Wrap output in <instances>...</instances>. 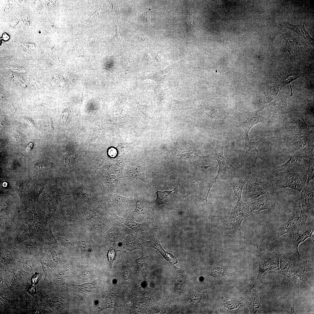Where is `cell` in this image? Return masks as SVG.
I'll return each mask as SVG.
<instances>
[{"label":"cell","instance_id":"cell-1","mask_svg":"<svg viewBox=\"0 0 314 314\" xmlns=\"http://www.w3.org/2000/svg\"><path fill=\"white\" fill-rule=\"evenodd\" d=\"M307 216L303 211L300 203L293 205V212L283 219L274 240L289 233L292 238H296L301 232L306 230V222Z\"/></svg>","mask_w":314,"mask_h":314},{"label":"cell","instance_id":"cell-2","mask_svg":"<svg viewBox=\"0 0 314 314\" xmlns=\"http://www.w3.org/2000/svg\"><path fill=\"white\" fill-rule=\"evenodd\" d=\"M251 211L247 204L238 200L232 209L228 219L223 223L221 228L224 232L233 236L242 235L244 230L241 224L245 218L250 215Z\"/></svg>","mask_w":314,"mask_h":314},{"label":"cell","instance_id":"cell-3","mask_svg":"<svg viewBox=\"0 0 314 314\" xmlns=\"http://www.w3.org/2000/svg\"><path fill=\"white\" fill-rule=\"evenodd\" d=\"M306 263L302 257L291 259L280 255L279 272L290 279L299 289L305 282Z\"/></svg>","mask_w":314,"mask_h":314},{"label":"cell","instance_id":"cell-4","mask_svg":"<svg viewBox=\"0 0 314 314\" xmlns=\"http://www.w3.org/2000/svg\"><path fill=\"white\" fill-rule=\"evenodd\" d=\"M116 218L121 223L134 231L135 234L146 240H151L157 233V226L154 224L153 219L146 217L141 223L131 218H124L115 215Z\"/></svg>","mask_w":314,"mask_h":314},{"label":"cell","instance_id":"cell-5","mask_svg":"<svg viewBox=\"0 0 314 314\" xmlns=\"http://www.w3.org/2000/svg\"><path fill=\"white\" fill-rule=\"evenodd\" d=\"M259 270L254 283L252 287L258 285L262 274L265 272L274 270H280V255L271 254L268 251L258 248Z\"/></svg>","mask_w":314,"mask_h":314},{"label":"cell","instance_id":"cell-6","mask_svg":"<svg viewBox=\"0 0 314 314\" xmlns=\"http://www.w3.org/2000/svg\"><path fill=\"white\" fill-rule=\"evenodd\" d=\"M283 128L285 133L289 135H304L314 133V126L307 124L301 115L290 119H285Z\"/></svg>","mask_w":314,"mask_h":314},{"label":"cell","instance_id":"cell-7","mask_svg":"<svg viewBox=\"0 0 314 314\" xmlns=\"http://www.w3.org/2000/svg\"><path fill=\"white\" fill-rule=\"evenodd\" d=\"M226 176L235 195L238 197V200L241 199L243 188L249 177L247 171L242 166L233 167L229 169Z\"/></svg>","mask_w":314,"mask_h":314},{"label":"cell","instance_id":"cell-8","mask_svg":"<svg viewBox=\"0 0 314 314\" xmlns=\"http://www.w3.org/2000/svg\"><path fill=\"white\" fill-rule=\"evenodd\" d=\"M310 159L296 154H292L289 160L284 164L276 168L274 172L275 174L283 171H287L289 174L304 172L308 167Z\"/></svg>","mask_w":314,"mask_h":314},{"label":"cell","instance_id":"cell-9","mask_svg":"<svg viewBox=\"0 0 314 314\" xmlns=\"http://www.w3.org/2000/svg\"><path fill=\"white\" fill-rule=\"evenodd\" d=\"M109 204L117 212L119 215L124 218H130L131 208L133 203L132 197H125L117 194H108Z\"/></svg>","mask_w":314,"mask_h":314},{"label":"cell","instance_id":"cell-10","mask_svg":"<svg viewBox=\"0 0 314 314\" xmlns=\"http://www.w3.org/2000/svg\"><path fill=\"white\" fill-rule=\"evenodd\" d=\"M157 197L156 200L151 205L154 208H156L161 204H165L167 206L172 205L175 201L181 197L185 194L184 189L178 181L175 188L171 191H161L157 190Z\"/></svg>","mask_w":314,"mask_h":314},{"label":"cell","instance_id":"cell-11","mask_svg":"<svg viewBox=\"0 0 314 314\" xmlns=\"http://www.w3.org/2000/svg\"><path fill=\"white\" fill-rule=\"evenodd\" d=\"M307 177L306 171L301 173H289L277 181L276 187L279 189L290 188L300 192L305 188Z\"/></svg>","mask_w":314,"mask_h":314},{"label":"cell","instance_id":"cell-12","mask_svg":"<svg viewBox=\"0 0 314 314\" xmlns=\"http://www.w3.org/2000/svg\"><path fill=\"white\" fill-rule=\"evenodd\" d=\"M314 134L311 135L301 136L299 140L290 146L296 154L309 158H313Z\"/></svg>","mask_w":314,"mask_h":314},{"label":"cell","instance_id":"cell-13","mask_svg":"<svg viewBox=\"0 0 314 314\" xmlns=\"http://www.w3.org/2000/svg\"><path fill=\"white\" fill-rule=\"evenodd\" d=\"M133 196L135 203V208L134 211H131L130 218L136 222H142L146 217L147 209L151 203L144 196L139 194H134Z\"/></svg>","mask_w":314,"mask_h":314},{"label":"cell","instance_id":"cell-14","mask_svg":"<svg viewBox=\"0 0 314 314\" xmlns=\"http://www.w3.org/2000/svg\"><path fill=\"white\" fill-rule=\"evenodd\" d=\"M286 103L283 99L275 98L268 105L269 109L272 112L273 115L269 120V123L282 122L284 119Z\"/></svg>","mask_w":314,"mask_h":314},{"label":"cell","instance_id":"cell-15","mask_svg":"<svg viewBox=\"0 0 314 314\" xmlns=\"http://www.w3.org/2000/svg\"><path fill=\"white\" fill-rule=\"evenodd\" d=\"M224 147V144L222 143L217 141L216 147L213 152L214 159L217 161L219 165L217 175L215 177L210 180L214 184L216 183L219 176L222 174L226 175L229 169L226 163L225 158L223 154Z\"/></svg>","mask_w":314,"mask_h":314},{"label":"cell","instance_id":"cell-16","mask_svg":"<svg viewBox=\"0 0 314 314\" xmlns=\"http://www.w3.org/2000/svg\"><path fill=\"white\" fill-rule=\"evenodd\" d=\"M135 231L121 222H117L109 231L107 238L109 241L121 243L129 235Z\"/></svg>","mask_w":314,"mask_h":314},{"label":"cell","instance_id":"cell-17","mask_svg":"<svg viewBox=\"0 0 314 314\" xmlns=\"http://www.w3.org/2000/svg\"><path fill=\"white\" fill-rule=\"evenodd\" d=\"M270 186L269 183L260 184L254 181L251 177H249L246 182L245 197L250 198L254 195H263L268 191Z\"/></svg>","mask_w":314,"mask_h":314},{"label":"cell","instance_id":"cell-18","mask_svg":"<svg viewBox=\"0 0 314 314\" xmlns=\"http://www.w3.org/2000/svg\"><path fill=\"white\" fill-rule=\"evenodd\" d=\"M302 208L307 217L314 220V193L305 188L300 192Z\"/></svg>","mask_w":314,"mask_h":314},{"label":"cell","instance_id":"cell-19","mask_svg":"<svg viewBox=\"0 0 314 314\" xmlns=\"http://www.w3.org/2000/svg\"><path fill=\"white\" fill-rule=\"evenodd\" d=\"M260 110L252 112H245L248 117L245 122L239 123L238 126L242 128L245 131V136H248L249 131L251 128L258 123H263L268 122V120L258 114Z\"/></svg>","mask_w":314,"mask_h":314},{"label":"cell","instance_id":"cell-20","mask_svg":"<svg viewBox=\"0 0 314 314\" xmlns=\"http://www.w3.org/2000/svg\"><path fill=\"white\" fill-rule=\"evenodd\" d=\"M147 241L136 236L134 233L128 235L121 243L125 249L131 251L136 249H144L149 247Z\"/></svg>","mask_w":314,"mask_h":314},{"label":"cell","instance_id":"cell-21","mask_svg":"<svg viewBox=\"0 0 314 314\" xmlns=\"http://www.w3.org/2000/svg\"><path fill=\"white\" fill-rule=\"evenodd\" d=\"M247 204L251 212L255 210L259 212L263 210H269L271 208L268 196L265 194L257 199H250Z\"/></svg>","mask_w":314,"mask_h":314},{"label":"cell","instance_id":"cell-22","mask_svg":"<svg viewBox=\"0 0 314 314\" xmlns=\"http://www.w3.org/2000/svg\"><path fill=\"white\" fill-rule=\"evenodd\" d=\"M250 302L249 308L250 314L260 313L263 310L260 304L259 298V288L258 285L252 287L249 289Z\"/></svg>","mask_w":314,"mask_h":314},{"label":"cell","instance_id":"cell-23","mask_svg":"<svg viewBox=\"0 0 314 314\" xmlns=\"http://www.w3.org/2000/svg\"><path fill=\"white\" fill-rule=\"evenodd\" d=\"M178 139L174 143L176 149L174 154H187L197 150V146L193 142L186 140Z\"/></svg>","mask_w":314,"mask_h":314},{"label":"cell","instance_id":"cell-24","mask_svg":"<svg viewBox=\"0 0 314 314\" xmlns=\"http://www.w3.org/2000/svg\"><path fill=\"white\" fill-rule=\"evenodd\" d=\"M313 233V232L311 230L307 229L304 232L300 235L299 236L297 239L296 238H292V242L288 249L289 253L290 254L295 252L298 254V258L302 257L298 251V246L300 243L304 242L308 238H310L314 241L313 239L311 237Z\"/></svg>","mask_w":314,"mask_h":314},{"label":"cell","instance_id":"cell-25","mask_svg":"<svg viewBox=\"0 0 314 314\" xmlns=\"http://www.w3.org/2000/svg\"><path fill=\"white\" fill-rule=\"evenodd\" d=\"M263 138H261L260 140L256 142H251L250 140L249 136H245V143L242 155V160L244 162H245V158L247 154L251 149L254 148L256 152V157L254 163L250 167L254 169V170L256 169V164L258 155V151L257 147L258 144L262 142Z\"/></svg>","mask_w":314,"mask_h":314},{"label":"cell","instance_id":"cell-26","mask_svg":"<svg viewBox=\"0 0 314 314\" xmlns=\"http://www.w3.org/2000/svg\"><path fill=\"white\" fill-rule=\"evenodd\" d=\"M287 25L289 28L300 35L308 43L313 44V39L306 30L304 25H294L288 22L287 23Z\"/></svg>","mask_w":314,"mask_h":314},{"label":"cell","instance_id":"cell-27","mask_svg":"<svg viewBox=\"0 0 314 314\" xmlns=\"http://www.w3.org/2000/svg\"><path fill=\"white\" fill-rule=\"evenodd\" d=\"M126 173L130 178L140 179L144 182L146 181L144 172L140 167H129L126 170Z\"/></svg>","mask_w":314,"mask_h":314},{"label":"cell","instance_id":"cell-28","mask_svg":"<svg viewBox=\"0 0 314 314\" xmlns=\"http://www.w3.org/2000/svg\"><path fill=\"white\" fill-rule=\"evenodd\" d=\"M114 22L117 28L116 33L113 39L108 42H111L115 44L121 45L125 44L129 42H131L123 38L120 35L119 32L120 22L119 21H118L117 22L115 21Z\"/></svg>","mask_w":314,"mask_h":314},{"label":"cell","instance_id":"cell-29","mask_svg":"<svg viewBox=\"0 0 314 314\" xmlns=\"http://www.w3.org/2000/svg\"><path fill=\"white\" fill-rule=\"evenodd\" d=\"M170 106L172 110H182L185 109L189 106V104L186 103L176 100L170 97Z\"/></svg>","mask_w":314,"mask_h":314},{"label":"cell","instance_id":"cell-30","mask_svg":"<svg viewBox=\"0 0 314 314\" xmlns=\"http://www.w3.org/2000/svg\"><path fill=\"white\" fill-rule=\"evenodd\" d=\"M242 299V297H233L231 299L230 301L222 304L228 309L232 310L240 306Z\"/></svg>","mask_w":314,"mask_h":314},{"label":"cell","instance_id":"cell-31","mask_svg":"<svg viewBox=\"0 0 314 314\" xmlns=\"http://www.w3.org/2000/svg\"><path fill=\"white\" fill-rule=\"evenodd\" d=\"M314 158H311L307 170L306 172L308 176L306 184L307 185L310 181L314 178Z\"/></svg>","mask_w":314,"mask_h":314},{"label":"cell","instance_id":"cell-32","mask_svg":"<svg viewBox=\"0 0 314 314\" xmlns=\"http://www.w3.org/2000/svg\"><path fill=\"white\" fill-rule=\"evenodd\" d=\"M108 257L110 262V268L111 267L112 263L116 259V251L114 248L111 247L109 250L108 253Z\"/></svg>","mask_w":314,"mask_h":314},{"label":"cell","instance_id":"cell-33","mask_svg":"<svg viewBox=\"0 0 314 314\" xmlns=\"http://www.w3.org/2000/svg\"><path fill=\"white\" fill-rule=\"evenodd\" d=\"M151 15L148 11L140 15V19L144 23L147 24L151 22Z\"/></svg>","mask_w":314,"mask_h":314},{"label":"cell","instance_id":"cell-34","mask_svg":"<svg viewBox=\"0 0 314 314\" xmlns=\"http://www.w3.org/2000/svg\"><path fill=\"white\" fill-rule=\"evenodd\" d=\"M226 273V270L222 268H216L211 272L212 275L216 277H220L224 275Z\"/></svg>","mask_w":314,"mask_h":314},{"label":"cell","instance_id":"cell-35","mask_svg":"<svg viewBox=\"0 0 314 314\" xmlns=\"http://www.w3.org/2000/svg\"><path fill=\"white\" fill-rule=\"evenodd\" d=\"M78 286L81 290L85 292H89L91 291L93 288L92 284L89 283H85Z\"/></svg>","mask_w":314,"mask_h":314},{"label":"cell","instance_id":"cell-36","mask_svg":"<svg viewBox=\"0 0 314 314\" xmlns=\"http://www.w3.org/2000/svg\"><path fill=\"white\" fill-rule=\"evenodd\" d=\"M185 281L183 279H179L176 282V286L178 290H181L183 289L185 285Z\"/></svg>","mask_w":314,"mask_h":314},{"label":"cell","instance_id":"cell-37","mask_svg":"<svg viewBox=\"0 0 314 314\" xmlns=\"http://www.w3.org/2000/svg\"><path fill=\"white\" fill-rule=\"evenodd\" d=\"M21 25L20 21L17 19H13L10 22V26L15 28H19Z\"/></svg>","mask_w":314,"mask_h":314},{"label":"cell","instance_id":"cell-38","mask_svg":"<svg viewBox=\"0 0 314 314\" xmlns=\"http://www.w3.org/2000/svg\"><path fill=\"white\" fill-rule=\"evenodd\" d=\"M22 19L26 25H29L31 24L30 17L26 13L23 14L22 17Z\"/></svg>","mask_w":314,"mask_h":314},{"label":"cell","instance_id":"cell-39","mask_svg":"<svg viewBox=\"0 0 314 314\" xmlns=\"http://www.w3.org/2000/svg\"><path fill=\"white\" fill-rule=\"evenodd\" d=\"M190 299L191 301L195 303H197L199 302L201 299L200 295L197 294H192L191 297Z\"/></svg>","mask_w":314,"mask_h":314},{"label":"cell","instance_id":"cell-40","mask_svg":"<svg viewBox=\"0 0 314 314\" xmlns=\"http://www.w3.org/2000/svg\"><path fill=\"white\" fill-rule=\"evenodd\" d=\"M22 46L24 49L27 51L31 50L35 48V45L33 43L24 44Z\"/></svg>","mask_w":314,"mask_h":314},{"label":"cell","instance_id":"cell-41","mask_svg":"<svg viewBox=\"0 0 314 314\" xmlns=\"http://www.w3.org/2000/svg\"><path fill=\"white\" fill-rule=\"evenodd\" d=\"M138 38L140 41L142 43H146L149 42V40L146 37L142 35H139Z\"/></svg>","mask_w":314,"mask_h":314},{"label":"cell","instance_id":"cell-42","mask_svg":"<svg viewBox=\"0 0 314 314\" xmlns=\"http://www.w3.org/2000/svg\"><path fill=\"white\" fill-rule=\"evenodd\" d=\"M9 36L7 33H5L3 35V38L4 40H7L9 39Z\"/></svg>","mask_w":314,"mask_h":314},{"label":"cell","instance_id":"cell-43","mask_svg":"<svg viewBox=\"0 0 314 314\" xmlns=\"http://www.w3.org/2000/svg\"><path fill=\"white\" fill-rule=\"evenodd\" d=\"M290 306H291V313H292V314H294V313L296 314V313H295V311L294 306V304H292V305H291Z\"/></svg>","mask_w":314,"mask_h":314},{"label":"cell","instance_id":"cell-44","mask_svg":"<svg viewBox=\"0 0 314 314\" xmlns=\"http://www.w3.org/2000/svg\"><path fill=\"white\" fill-rule=\"evenodd\" d=\"M5 182L4 183H3V186H7V183H6V182H5Z\"/></svg>","mask_w":314,"mask_h":314}]
</instances>
